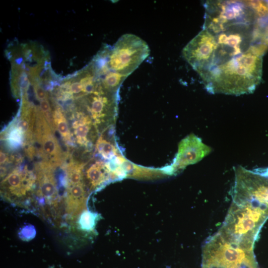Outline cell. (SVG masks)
Wrapping results in <instances>:
<instances>
[{"mask_svg":"<svg viewBox=\"0 0 268 268\" xmlns=\"http://www.w3.org/2000/svg\"><path fill=\"white\" fill-rule=\"evenodd\" d=\"M267 48L263 43L255 44L201 75L206 90L233 95L253 93L262 80L263 56Z\"/></svg>","mask_w":268,"mask_h":268,"instance_id":"6da1fadb","label":"cell"},{"mask_svg":"<svg viewBox=\"0 0 268 268\" xmlns=\"http://www.w3.org/2000/svg\"><path fill=\"white\" fill-rule=\"evenodd\" d=\"M253 249L218 231L203 246L202 268H258Z\"/></svg>","mask_w":268,"mask_h":268,"instance_id":"7a4b0ae2","label":"cell"},{"mask_svg":"<svg viewBox=\"0 0 268 268\" xmlns=\"http://www.w3.org/2000/svg\"><path fill=\"white\" fill-rule=\"evenodd\" d=\"M268 218V210L249 204L232 202L218 231L227 237L253 246L260 230Z\"/></svg>","mask_w":268,"mask_h":268,"instance_id":"3957f363","label":"cell"},{"mask_svg":"<svg viewBox=\"0 0 268 268\" xmlns=\"http://www.w3.org/2000/svg\"><path fill=\"white\" fill-rule=\"evenodd\" d=\"M106 62L112 71L127 77L149 55L143 40L132 34H125L111 46L106 44Z\"/></svg>","mask_w":268,"mask_h":268,"instance_id":"277c9868","label":"cell"},{"mask_svg":"<svg viewBox=\"0 0 268 268\" xmlns=\"http://www.w3.org/2000/svg\"><path fill=\"white\" fill-rule=\"evenodd\" d=\"M232 202L268 210V167L248 170L235 168Z\"/></svg>","mask_w":268,"mask_h":268,"instance_id":"5b68a950","label":"cell"},{"mask_svg":"<svg viewBox=\"0 0 268 268\" xmlns=\"http://www.w3.org/2000/svg\"><path fill=\"white\" fill-rule=\"evenodd\" d=\"M63 112L68 121L73 149L77 146L79 156L90 154L99 133L89 114L82 109L69 107Z\"/></svg>","mask_w":268,"mask_h":268,"instance_id":"8992f818","label":"cell"},{"mask_svg":"<svg viewBox=\"0 0 268 268\" xmlns=\"http://www.w3.org/2000/svg\"><path fill=\"white\" fill-rule=\"evenodd\" d=\"M36 123L34 141L38 143L36 156L42 161L46 162L54 168L60 166L67 156L64 152L55 135V131L41 112L35 107Z\"/></svg>","mask_w":268,"mask_h":268,"instance_id":"52a82bcc","label":"cell"},{"mask_svg":"<svg viewBox=\"0 0 268 268\" xmlns=\"http://www.w3.org/2000/svg\"><path fill=\"white\" fill-rule=\"evenodd\" d=\"M217 45L213 33L203 29L183 48L182 55L199 75L209 67Z\"/></svg>","mask_w":268,"mask_h":268,"instance_id":"ba28073f","label":"cell"},{"mask_svg":"<svg viewBox=\"0 0 268 268\" xmlns=\"http://www.w3.org/2000/svg\"><path fill=\"white\" fill-rule=\"evenodd\" d=\"M211 150V147L204 144L201 138L194 134H190L179 142L172 163L163 169L168 175L177 173L187 166L200 161Z\"/></svg>","mask_w":268,"mask_h":268,"instance_id":"9c48e42d","label":"cell"},{"mask_svg":"<svg viewBox=\"0 0 268 268\" xmlns=\"http://www.w3.org/2000/svg\"><path fill=\"white\" fill-rule=\"evenodd\" d=\"M34 182V174L28 169L27 166L23 169L17 167L2 181L1 188L5 196L20 198L26 196Z\"/></svg>","mask_w":268,"mask_h":268,"instance_id":"30bf717a","label":"cell"},{"mask_svg":"<svg viewBox=\"0 0 268 268\" xmlns=\"http://www.w3.org/2000/svg\"><path fill=\"white\" fill-rule=\"evenodd\" d=\"M116 170L122 177L138 179H155L161 178L168 175L162 169L151 168L141 166L132 163L122 155L114 159Z\"/></svg>","mask_w":268,"mask_h":268,"instance_id":"8fae6325","label":"cell"},{"mask_svg":"<svg viewBox=\"0 0 268 268\" xmlns=\"http://www.w3.org/2000/svg\"><path fill=\"white\" fill-rule=\"evenodd\" d=\"M113 127L108 128L99 134L94 146L95 152L106 161L122 154L115 140Z\"/></svg>","mask_w":268,"mask_h":268,"instance_id":"7c38bea8","label":"cell"},{"mask_svg":"<svg viewBox=\"0 0 268 268\" xmlns=\"http://www.w3.org/2000/svg\"><path fill=\"white\" fill-rule=\"evenodd\" d=\"M66 183L67 209L68 213L74 214L82 208L85 201V185L84 180Z\"/></svg>","mask_w":268,"mask_h":268,"instance_id":"4fadbf2b","label":"cell"},{"mask_svg":"<svg viewBox=\"0 0 268 268\" xmlns=\"http://www.w3.org/2000/svg\"><path fill=\"white\" fill-rule=\"evenodd\" d=\"M85 171V177L92 190L96 189L105 182L109 176L114 178L107 162L101 160L91 161Z\"/></svg>","mask_w":268,"mask_h":268,"instance_id":"5bb4252c","label":"cell"},{"mask_svg":"<svg viewBox=\"0 0 268 268\" xmlns=\"http://www.w3.org/2000/svg\"><path fill=\"white\" fill-rule=\"evenodd\" d=\"M55 129L66 143L68 155L73 149V142L68 121L61 108L51 99Z\"/></svg>","mask_w":268,"mask_h":268,"instance_id":"9a60e30c","label":"cell"}]
</instances>
